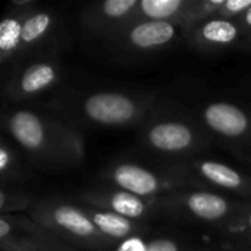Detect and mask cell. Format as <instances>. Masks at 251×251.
Instances as JSON below:
<instances>
[{
    "mask_svg": "<svg viewBox=\"0 0 251 251\" xmlns=\"http://www.w3.org/2000/svg\"><path fill=\"white\" fill-rule=\"evenodd\" d=\"M4 126L12 140L37 160L75 165L84 159L82 138L66 119L19 109L6 116Z\"/></svg>",
    "mask_w": 251,
    "mask_h": 251,
    "instance_id": "6da1fadb",
    "label": "cell"
},
{
    "mask_svg": "<svg viewBox=\"0 0 251 251\" xmlns=\"http://www.w3.org/2000/svg\"><path fill=\"white\" fill-rule=\"evenodd\" d=\"M29 218L71 246L101 249L112 243L96 228L84 207L46 200L31 207Z\"/></svg>",
    "mask_w": 251,
    "mask_h": 251,
    "instance_id": "7a4b0ae2",
    "label": "cell"
},
{
    "mask_svg": "<svg viewBox=\"0 0 251 251\" xmlns=\"http://www.w3.org/2000/svg\"><path fill=\"white\" fill-rule=\"evenodd\" d=\"M157 207L174 215H182L207 225L232 226L247 207L246 201H235L207 190H181L157 200Z\"/></svg>",
    "mask_w": 251,
    "mask_h": 251,
    "instance_id": "3957f363",
    "label": "cell"
},
{
    "mask_svg": "<svg viewBox=\"0 0 251 251\" xmlns=\"http://www.w3.org/2000/svg\"><path fill=\"white\" fill-rule=\"evenodd\" d=\"M56 26L54 16L47 10L12 12L0 24L1 62L13 63L28 53L38 51Z\"/></svg>",
    "mask_w": 251,
    "mask_h": 251,
    "instance_id": "277c9868",
    "label": "cell"
},
{
    "mask_svg": "<svg viewBox=\"0 0 251 251\" xmlns=\"http://www.w3.org/2000/svg\"><path fill=\"white\" fill-rule=\"evenodd\" d=\"M116 190H122L146 200H159L181 191L187 184L184 174L162 175L137 163H118L112 166L106 176Z\"/></svg>",
    "mask_w": 251,
    "mask_h": 251,
    "instance_id": "5b68a950",
    "label": "cell"
},
{
    "mask_svg": "<svg viewBox=\"0 0 251 251\" xmlns=\"http://www.w3.org/2000/svg\"><path fill=\"white\" fill-rule=\"evenodd\" d=\"M0 247L7 251H72L51 231L22 215H1Z\"/></svg>",
    "mask_w": 251,
    "mask_h": 251,
    "instance_id": "8992f818",
    "label": "cell"
},
{
    "mask_svg": "<svg viewBox=\"0 0 251 251\" xmlns=\"http://www.w3.org/2000/svg\"><path fill=\"white\" fill-rule=\"evenodd\" d=\"M81 107L90 122L103 126L129 125L140 119L146 110V104L140 99L116 91L93 93Z\"/></svg>",
    "mask_w": 251,
    "mask_h": 251,
    "instance_id": "52a82bcc",
    "label": "cell"
},
{
    "mask_svg": "<svg viewBox=\"0 0 251 251\" xmlns=\"http://www.w3.org/2000/svg\"><path fill=\"white\" fill-rule=\"evenodd\" d=\"M147 144L163 154H187L203 144L200 132L179 119H162L153 122L146 131Z\"/></svg>",
    "mask_w": 251,
    "mask_h": 251,
    "instance_id": "ba28073f",
    "label": "cell"
},
{
    "mask_svg": "<svg viewBox=\"0 0 251 251\" xmlns=\"http://www.w3.org/2000/svg\"><path fill=\"white\" fill-rule=\"evenodd\" d=\"M59 76V63L46 56L26 63L18 71H12V78L6 85V93L15 100L34 97L53 87Z\"/></svg>",
    "mask_w": 251,
    "mask_h": 251,
    "instance_id": "9c48e42d",
    "label": "cell"
},
{
    "mask_svg": "<svg viewBox=\"0 0 251 251\" xmlns=\"http://www.w3.org/2000/svg\"><path fill=\"white\" fill-rule=\"evenodd\" d=\"M182 26L176 22L166 21H132L116 35L122 44L135 51H153L174 43Z\"/></svg>",
    "mask_w": 251,
    "mask_h": 251,
    "instance_id": "30bf717a",
    "label": "cell"
},
{
    "mask_svg": "<svg viewBox=\"0 0 251 251\" xmlns=\"http://www.w3.org/2000/svg\"><path fill=\"white\" fill-rule=\"evenodd\" d=\"M140 0H106L82 13L81 25L91 34H118L134 21Z\"/></svg>",
    "mask_w": 251,
    "mask_h": 251,
    "instance_id": "8fae6325",
    "label": "cell"
},
{
    "mask_svg": "<svg viewBox=\"0 0 251 251\" xmlns=\"http://www.w3.org/2000/svg\"><path fill=\"white\" fill-rule=\"evenodd\" d=\"M190 171L196 179L210 187L234 193L246 200L251 199V178L231 165L218 160L196 159L190 163Z\"/></svg>",
    "mask_w": 251,
    "mask_h": 251,
    "instance_id": "7c38bea8",
    "label": "cell"
},
{
    "mask_svg": "<svg viewBox=\"0 0 251 251\" xmlns=\"http://www.w3.org/2000/svg\"><path fill=\"white\" fill-rule=\"evenodd\" d=\"M203 122L215 134L226 140H241L251 132V116L229 101H213L203 109Z\"/></svg>",
    "mask_w": 251,
    "mask_h": 251,
    "instance_id": "4fadbf2b",
    "label": "cell"
},
{
    "mask_svg": "<svg viewBox=\"0 0 251 251\" xmlns=\"http://www.w3.org/2000/svg\"><path fill=\"white\" fill-rule=\"evenodd\" d=\"M85 206H93L104 210L115 212L131 221H138L150 216L157 209V200H146L131 193L115 191H88L81 196Z\"/></svg>",
    "mask_w": 251,
    "mask_h": 251,
    "instance_id": "5bb4252c",
    "label": "cell"
},
{
    "mask_svg": "<svg viewBox=\"0 0 251 251\" xmlns=\"http://www.w3.org/2000/svg\"><path fill=\"white\" fill-rule=\"evenodd\" d=\"M190 40L201 50H224L241 40V29L237 21L221 16L210 18L188 31Z\"/></svg>",
    "mask_w": 251,
    "mask_h": 251,
    "instance_id": "9a60e30c",
    "label": "cell"
},
{
    "mask_svg": "<svg viewBox=\"0 0 251 251\" xmlns=\"http://www.w3.org/2000/svg\"><path fill=\"white\" fill-rule=\"evenodd\" d=\"M85 213L90 216L96 228L110 241H129L143 231V225L124 218L115 212L85 206Z\"/></svg>",
    "mask_w": 251,
    "mask_h": 251,
    "instance_id": "2e32d148",
    "label": "cell"
},
{
    "mask_svg": "<svg viewBox=\"0 0 251 251\" xmlns=\"http://www.w3.org/2000/svg\"><path fill=\"white\" fill-rule=\"evenodd\" d=\"M193 0H141L135 10L134 21H166L176 22L190 9Z\"/></svg>",
    "mask_w": 251,
    "mask_h": 251,
    "instance_id": "e0dca14e",
    "label": "cell"
},
{
    "mask_svg": "<svg viewBox=\"0 0 251 251\" xmlns=\"http://www.w3.org/2000/svg\"><path fill=\"white\" fill-rule=\"evenodd\" d=\"M19 171H21V163L19 159L15 153V150L12 149V146H9V143L6 140H1V147H0V174H1V179L3 182H6L7 179L12 182L19 176Z\"/></svg>",
    "mask_w": 251,
    "mask_h": 251,
    "instance_id": "ac0fdd59",
    "label": "cell"
},
{
    "mask_svg": "<svg viewBox=\"0 0 251 251\" xmlns=\"http://www.w3.org/2000/svg\"><path fill=\"white\" fill-rule=\"evenodd\" d=\"M32 207L31 200L26 194L15 190H9L4 185L1 187L0 194V210L1 215H15V212H22L24 209Z\"/></svg>",
    "mask_w": 251,
    "mask_h": 251,
    "instance_id": "d6986e66",
    "label": "cell"
},
{
    "mask_svg": "<svg viewBox=\"0 0 251 251\" xmlns=\"http://www.w3.org/2000/svg\"><path fill=\"white\" fill-rule=\"evenodd\" d=\"M140 251H203L193 249V247H187L185 244L172 240V238H153L150 241L143 243L141 250Z\"/></svg>",
    "mask_w": 251,
    "mask_h": 251,
    "instance_id": "ffe728a7",
    "label": "cell"
},
{
    "mask_svg": "<svg viewBox=\"0 0 251 251\" xmlns=\"http://www.w3.org/2000/svg\"><path fill=\"white\" fill-rule=\"evenodd\" d=\"M251 7V0H225L222 9L219 10L221 18L237 21L247 9Z\"/></svg>",
    "mask_w": 251,
    "mask_h": 251,
    "instance_id": "44dd1931",
    "label": "cell"
},
{
    "mask_svg": "<svg viewBox=\"0 0 251 251\" xmlns=\"http://www.w3.org/2000/svg\"><path fill=\"white\" fill-rule=\"evenodd\" d=\"M243 228V231H244V237H246V240L247 241H250L251 243V203L247 204V207H246V210L243 212V215L238 218V221L231 226L232 229H235V228Z\"/></svg>",
    "mask_w": 251,
    "mask_h": 251,
    "instance_id": "7402d4cb",
    "label": "cell"
},
{
    "mask_svg": "<svg viewBox=\"0 0 251 251\" xmlns=\"http://www.w3.org/2000/svg\"><path fill=\"white\" fill-rule=\"evenodd\" d=\"M237 22L241 29V38L246 40V44L251 46V7L237 19Z\"/></svg>",
    "mask_w": 251,
    "mask_h": 251,
    "instance_id": "603a6c76",
    "label": "cell"
}]
</instances>
